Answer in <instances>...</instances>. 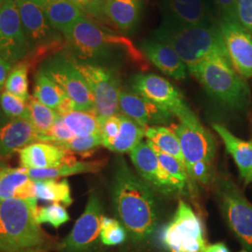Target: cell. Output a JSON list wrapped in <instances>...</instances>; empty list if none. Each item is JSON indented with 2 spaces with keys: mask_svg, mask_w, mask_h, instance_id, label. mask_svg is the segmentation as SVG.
Here are the masks:
<instances>
[{
  "mask_svg": "<svg viewBox=\"0 0 252 252\" xmlns=\"http://www.w3.org/2000/svg\"><path fill=\"white\" fill-rule=\"evenodd\" d=\"M112 202L120 222L135 242L153 234L159 210L153 189L132 171L125 160L118 161L111 185Z\"/></svg>",
  "mask_w": 252,
  "mask_h": 252,
  "instance_id": "6da1fadb",
  "label": "cell"
},
{
  "mask_svg": "<svg viewBox=\"0 0 252 252\" xmlns=\"http://www.w3.org/2000/svg\"><path fill=\"white\" fill-rule=\"evenodd\" d=\"M36 198L0 202V252H49L54 239L36 221Z\"/></svg>",
  "mask_w": 252,
  "mask_h": 252,
  "instance_id": "7a4b0ae2",
  "label": "cell"
},
{
  "mask_svg": "<svg viewBox=\"0 0 252 252\" xmlns=\"http://www.w3.org/2000/svg\"><path fill=\"white\" fill-rule=\"evenodd\" d=\"M63 36L71 57L80 63L97 64L118 56L144 63V55L129 38L104 30L86 17L76 23Z\"/></svg>",
  "mask_w": 252,
  "mask_h": 252,
  "instance_id": "3957f363",
  "label": "cell"
},
{
  "mask_svg": "<svg viewBox=\"0 0 252 252\" xmlns=\"http://www.w3.org/2000/svg\"><path fill=\"white\" fill-rule=\"evenodd\" d=\"M153 38L174 48L190 73L213 55H228L219 25L191 27L162 17V24L153 32Z\"/></svg>",
  "mask_w": 252,
  "mask_h": 252,
  "instance_id": "277c9868",
  "label": "cell"
},
{
  "mask_svg": "<svg viewBox=\"0 0 252 252\" xmlns=\"http://www.w3.org/2000/svg\"><path fill=\"white\" fill-rule=\"evenodd\" d=\"M211 97L233 111H245L251 106L252 94L247 81L232 64L228 55L216 54L191 72Z\"/></svg>",
  "mask_w": 252,
  "mask_h": 252,
  "instance_id": "5b68a950",
  "label": "cell"
},
{
  "mask_svg": "<svg viewBox=\"0 0 252 252\" xmlns=\"http://www.w3.org/2000/svg\"><path fill=\"white\" fill-rule=\"evenodd\" d=\"M131 88L135 94L169 111L181 124L201 125L180 91L164 78L155 74H136L131 80Z\"/></svg>",
  "mask_w": 252,
  "mask_h": 252,
  "instance_id": "8992f818",
  "label": "cell"
},
{
  "mask_svg": "<svg viewBox=\"0 0 252 252\" xmlns=\"http://www.w3.org/2000/svg\"><path fill=\"white\" fill-rule=\"evenodd\" d=\"M215 189L226 222L244 249L252 252V204L230 178L221 176Z\"/></svg>",
  "mask_w": 252,
  "mask_h": 252,
  "instance_id": "52a82bcc",
  "label": "cell"
},
{
  "mask_svg": "<svg viewBox=\"0 0 252 252\" xmlns=\"http://www.w3.org/2000/svg\"><path fill=\"white\" fill-rule=\"evenodd\" d=\"M162 240L169 252H205L207 247L201 219L183 200L179 201L174 216L164 228Z\"/></svg>",
  "mask_w": 252,
  "mask_h": 252,
  "instance_id": "ba28073f",
  "label": "cell"
},
{
  "mask_svg": "<svg viewBox=\"0 0 252 252\" xmlns=\"http://www.w3.org/2000/svg\"><path fill=\"white\" fill-rule=\"evenodd\" d=\"M40 69L72 100L76 110L95 111L90 88L71 56L57 54L47 58Z\"/></svg>",
  "mask_w": 252,
  "mask_h": 252,
  "instance_id": "9c48e42d",
  "label": "cell"
},
{
  "mask_svg": "<svg viewBox=\"0 0 252 252\" xmlns=\"http://www.w3.org/2000/svg\"><path fill=\"white\" fill-rule=\"evenodd\" d=\"M76 62V65L87 82L94 101V109L104 120L119 113L120 81L114 71L107 66Z\"/></svg>",
  "mask_w": 252,
  "mask_h": 252,
  "instance_id": "30bf717a",
  "label": "cell"
},
{
  "mask_svg": "<svg viewBox=\"0 0 252 252\" xmlns=\"http://www.w3.org/2000/svg\"><path fill=\"white\" fill-rule=\"evenodd\" d=\"M15 1L30 52L47 50L62 43L60 32L51 25L37 2L35 0Z\"/></svg>",
  "mask_w": 252,
  "mask_h": 252,
  "instance_id": "8fae6325",
  "label": "cell"
},
{
  "mask_svg": "<svg viewBox=\"0 0 252 252\" xmlns=\"http://www.w3.org/2000/svg\"><path fill=\"white\" fill-rule=\"evenodd\" d=\"M130 158L139 177L153 189L164 195H174L187 188L162 167L157 154L148 141H141L130 153Z\"/></svg>",
  "mask_w": 252,
  "mask_h": 252,
  "instance_id": "7c38bea8",
  "label": "cell"
},
{
  "mask_svg": "<svg viewBox=\"0 0 252 252\" xmlns=\"http://www.w3.org/2000/svg\"><path fill=\"white\" fill-rule=\"evenodd\" d=\"M15 0H7L0 9V57L17 63L29 53Z\"/></svg>",
  "mask_w": 252,
  "mask_h": 252,
  "instance_id": "4fadbf2b",
  "label": "cell"
},
{
  "mask_svg": "<svg viewBox=\"0 0 252 252\" xmlns=\"http://www.w3.org/2000/svg\"><path fill=\"white\" fill-rule=\"evenodd\" d=\"M102 217L99 197L96 193H91L83 214L59 246V250L63 252H90L100 237Z\"/></svg>",
  "mask_w": 252,
  "mask_h": 252,
  "instance_id": "5bb4252c",
  "label": "cell"
},
{
  "mask_svg": "<svg viewBox=\"0 0 252 252\" xmlns=\"http://www.w3.org/2000/svg\"><path fill=\"white\" fill-rule=\"evenodd\" d=\"M227 53L235 71L243 79L252 78V36L238 22L219 21Z\"/></svg>",
  "mask_w": 252,
  "mask_h": 252,
  "instance_id": "9a60e30c",
  "label": "cell"
},
{
  "mask_svg": "<svg viewBox=\"0 0 252 252\" xmlns=\"http://www.w3.org/2000/svg\"><path fill=\"white\" fill-rule=\"evenodd\" d=\"M172 129L180 139L186 169L197 162L213 163L217 151L216 142L204 126H187L180 123L172 126Z\"/></svg>",
  "mask_w": 252,
  "mask_h": 252,
  "instance_id": "2e32d148",
  "label": "cell"
},
{
  "mask_svg": "<svg viewBox=\"0 0 252 252\" xmlns=\"http://www.w3.org/2000/svg\"><path fill=\"white\" fill-rule=\"evenodd\" d=\"M163 17L185 26L211 27L219 25L210 0H161Z\"/></svg>",
  "mask_w": 252,
  "mask_h": 252,
  "instance_id": "e0dca14e",
  "label": "cell"
},
{
  "mask_svg": "<svg viewBox=\"0 0 252 252\" xmlns=\"http://www.w3.org/2000/svg\"><path fill=\"white\" fill-rule=\"evenodd\" d=\"M119 111L146 129L151 126L170 125L174 118L169 111L158 107L135 92L129 91H121Z\"/></svg>",
  "mask_w": 252,
  "mask_h": 252,
  "instance_id": "ac0fdd59",
  "label": "cell"
},
{
  "mask_svg": "<svg viewBox=\"0 0 252 252\" xmlns=\"http://www.w3.org/2000/svg\"><path fill=\"white\" fill-rule=\"evenodd\" d=\"M18 153L22 167L27 169H50L77 161L68 150L47 142L33 143Z\"/></svg>",
  "mask_w": 252,
  "mask_h": 252,
  "instance_id": "d6986e66",
  "label": "cell"
},
{
  "mask_svg": "<svg viewBox=\"0 0 252 252\" xmlns=\"http://www.w3.org/2000/svg\"><path fill=\"white\" fill-rule=\"evenodd\" d=\"M140 52L163 74L182 81L187 76V66L171 46L161 40L147 39L140 43Z\"/></svg>",
  "mask_w": 252,
  "mask_h": 252,
  "instance_id": "ffe728a7",
  "label": "cell"
},
{
  "mask_svg": "<svg viewBox=\"0 0 252 252\" xmlns=\"http://www.w3.org/2000/svg\"><path fill=\"white\" fill-rule=\"evenodd\" d=\"M36 142H38V134L28 120L14 119L0 127L1 157L9 156Z\"/></svg>",
  "mask_w": 252,
  "mask_h": 252,
  "instance_id": "44dd1931",
  "label": "cell"
},
{
  "mask_svg": "<svg viewBox=\"0 0 252 252\" xmlns=\"http://www.w3.org/2000/svg\"><path fill=\"white\" fill-rule=\"evenodd\" d=\"M51 25L63 35L81 19L85 13L69 0H37Z\"/></svg>",
  "mask_w": 252,
  "mask_h": 252,
  "instance_id": "7402d4cb",
  "label": "cell"
},
{
  "mask_svg": "<svg viewBox=\"0 0 252 252\" xmlns=\"http://www.w3.org/2000/svg\"><path fill=\"white\" fill-rule=\"evenodd\" d=\"M36 198L35 181L27 168L8 167L0 177V202L6 199Z\"/></svg>",
  "mask_w": 252,
  "mask_h": 252,
  "instance_id": "603a6c76",
  "label": "cell"
},
{
  "mask_svg": "<svg viewBox=\"0 0 252 252\" xmlns=\"http://www.w3.org/2000/svg\"><path fill=\"white\" fill-rule=\"evenodd\" d=\"M142 9V0H108L104 16L122 31H129L138 24Z\"/></svg>",
  "mask_w": 252,
  "mask_h": 252,
  "instance_id": "cb8c5ba5",
  "label": "cell"
},
{
  "mask_svg": "<svg viewBox=\"0 0 252 252\" xmlns=\"http://www.w3.org/2000/svg\"><path fill=\"white\" fill-rule=\"evenodd\" d=\"M212 127L221 138L226 151L232 155L241 177L245 179L252 166V141L238 138L225 126L218 123L212 124Z\"/></svg>",
  "mask_w": 252,
  "mask_h": 252,
  "instance_id": "d4e9b609",
  "label": "cell"
},
{
  "mask_svg": "<svg viewBox=\"0 0 252 252\" xmlns=\"http://www.w3.org/2000/svg\"><path fill=\"white\" fill-rule=\"evenodd\" d=\"M121 126L117 136L108 149L116 153H130L142 141L146 128L120 113Z\"/></svg>",
  "mask_w": 252,
  "mask_h": 252,
  "instance_id": "484cf974",
  "label": "cell"
},
{
  "mask_svg": "<svg viewBox=\"0 0 252 252\" xmlns=\"http://www.w3.org/2000/svg\"><path fill=\"white\" fill-rule=\"evenodd\" d=\"M105 161L93 162H76L63 163L62 165L50 169H27L29 177L36 180L48 179H60L83 173H95L104 166Z\"/></svg>",
  "mask_w": 252,
  "mask_h": 252,
  "instance_id": "4316f807",
  "label": "cell"
},
{
  "mask_svg": "<svg viewBox=\"0 0 252 252\" xmlns=\"http://www.w3.org/2000/svg\"><path fill=\"white\" fill-rule=\"evenodd\" d=\"M36 199L63 204V207H69L73 203L69 182L66 179L36 180Z\"/></svg>",
  "mask_w": 252,
  "mask_h": 252,
  "instance_id": "83f0119b",
  "label": "cell"
},
{
  "mask_svg": "<svg viewBox=\"0 0 252 252\" xmlns=\"http://www.w3.org/2000/svg\"><path fill=\"white\" fill-rule=\"evenodd\" d=\"M145 136L147 140L159 150L177 158L186 166L180 139L172 128L166 126H151L146 129Z\"/></svg>",
  "mask_w": 252,
  "mask_h": 252,
  "instance_id": "f1b7e54d",
  "label": "cell"
},
{
  "mask_svg": "<svg viewBox=\"0 0 252 252\" xmlns=\"http://www.w3.org/2000/svg\"><path fill=\"white\" fill-rule=\"evenodd\" d=\"M33 97L56 111L67 96L55 81L39 69L36 75Z\"/></svg>",
  "mask_w": 252,
  "mask_h": 252,
  "instance_id": "f546056e",
  "label": "cell"
},
{
  "mask_svg": "<svg viewBox=\"0 0 252 252\" xmlns=\"http://www.w3.org/2000/svg\"><path fill=\"white\" fill-rule=\"evenodd\" d=\"M60 116L76 136L99 134L101 131L99 118L95 111L72 110Z\"/></svg>",
  "mask_w": 252,
  "mask_h": 252,
  "instance_id": "4dcf8cb0",
  "label": "cell"
},
{
  "mask_svg": "<svg viewBox=\"0 0 252 252\" xmlns=\"http://www.w3.org/2000/svg\"><path fill=\"white\" fill-rule=\"evenodd\" d=\"M29 121L34 126L38 135H43L51 130L59 114L35 98L30 97L28 101Z\"/></svg>",
  "mask_w": 252,
  "mask_h": 252,
  "instance_id": "1f68e13d",
  "label": "cell"
},
{
  "mask_svg": "<svg viewBox=\"0 0 252 252\" xmlns=\"http://www.w3.org/2000/svg\"><path fill=\"white\" fill-rule=\"evenodd\" d=\"M6 92L28 102L30 99L28 93V64L19 62L10 70L7 81L5 83Z\"/></svg>",
  "mask_w": 252,
  "mask_h": 252,
  "instance_id": "d6a6232c",
  "label": "cell"
},
{
  "mask_svg": "<svg viewBox=\"0 0 252 252\" xmlns=\"http://www.w3.org/2000/svg\"><path fill=\"white\" fill-rule=\"evenodd\" d=\"M127 238V231L124 225L115 219L102 217L100 240L106 246H117L123 244Z\"/></svg>",
  "mask_w": 252,
  "mask_h": 252,
  "instance_id": "836d02e7",
  "label": "cell"
},
{
  "mask_svg": "<svg viewBox=\"0 0 252 252\" xmlns=\"http://www.w3.org/2000/svg\"><path fill=\"white\" fill-rule=\"evenodd\" d=\"M147 141L152 145V147H153L155 153L157 154V157L161 162L162 167L166 170V172L170 176H172L174 179L179 180L184 185L188 186L190 180H189L186 166L180 161H179L177 158L173 157L167 153H163L161 150H159L157 147H155L152 142H150L149 140H147Z\"/></svg>",
  "mask_w": 252,
  "mask_h": 252,
  "instance_id": "e575fe53",
  "label": "cell"
},
{
  "mask_svg": "<svg viewBox=\"0 0 252 252\" xmlns=\"http://www.w3.org/2000/svg\"><path fill=\"white\" fill-rule=\"evenodd\" d=\"M69 220V214L65 207L58 203H53L50 206L39 207L36 212V221L38 224L49 223L54 228H59Z\"/></svg>",
  "mask_w": 252,
  "mask_h": 252,
  "instance_id": "d590c367",
  "label": "cell"
},
{
  "mask_svg": "<svg viewBox=\"0 0 252 252\" xmlns=\"http://www.w3.org/2000/svg\"><path fill=\"white\" fill-rule=\"evenodd\" d=\"M0 108L7 117L14 119H26L29 121L28 103L18 97L4 92L0 95Z\"/></svg>",
  "mask_w": 252,
  "mask_h": 252,
  "instance_id": "8d00e7d4",
  "label": "cell"
},
{
  "mask_svg": "<svg viewBox=\"0 0 252 252\" xmlns=\"http://www.w3.org/2000/svg\"><path fill=\"white\" fill-rule=\"evenodd\" d=\"M74 137H76V135L64 124L63 118L59 115L49 132L43 135H38V142H47L63 147V145L72 140Z\"/></svg>",
  "mask_w": 252,
  "mask_h": 252,
  "instance_id": "74e56055",
  "label": "cell"
},
{
  "mask_svg": "<svg viewBox=\"0 0 252 252\" xmlns=\"http://www.w3.org/2000/svg\"><path fill=\"white\" fill-rule=\"evenodd\" d=\"M102 145L101 133L86 136H76L72 140L63 145L62 148L73 153H79L83 156H89Z\"/></svg>",
  "mask_w": 252,
  "mask_h": 252,
  "instance_id": "f35d334b",
  "label": "cell"
},
{
  "mask_svg": "<svg viewBox=\"0 0 252 252\" xmlns=\"http://www.w3.org/2000/svg\"><path fill=\"white\" fill-rule=\"evenodd\" d=\"M99 122L101 126L100 133L102 136V146L108 149L119 133L121 126L120 113L104 120H99Z\"/></svg>",
  "mask_w": 252,
  "mask_h": 252,
  "instance_id": "ab89813d",
  "label": "cell"
},
{
  "mask_svg": "<svg viewBox=\"0 0 252 252\" xmlns=\"http://www.w3.org/2000/svg\"><path fill=\"white\" fill-rule=\"evenodd\" d=\"M212 162H197L187 168L189 180L206 185L212 177Z\"/></svg>",
  "mask_w": 252,
  "mask_h": 252,
  "instance_id": "60d3db41",
  "label": "cell"
},
{
  "mask_svg": "<svg viewBox=\"0 0 252 252\" xmlns=\"http://www.w3.org/2000/svg\"><path fill=\"white\" fill-rule=\"evenodd\" d=\"M237 21L252 36V0H237Z\"/></svg>",
  "mask_w": 252,
  "mask_h": 252,
  "instance_id": "b9f144b4",
  "label": "cell"
},
{
  "mask_svg": "<svg viewBox=\"0 0 252 252\" xmlns=\"http://www.w3.org/2000/svg\"><path fill=\"white\" fill-rule=\"evenodd\" d=\"M108 0H71L84 12L94 17L101 18L104 16V8Z\"/></svg>",
  "mask_w": 252,
  "mask_h": 252,
  "instance_id": "7bdbcfd3",
  "label": "cell"
},
{
  "mask_svg": "<svg viewBox=\"0 0 252 252\" xmlns=\"http://www.w3.org/2000/svg\"><path fill=\"white\" fill-rule=\"evenodd\" d=\"M221 20L237 21V0H214Z\"/></svg>",
  "mask_w": 252,
  "mask_h": 252,
  "instance_id": "ee69618b",
  "label": "cell"
},
{
  "mask_svg": "<svg viewBox=\"0 0 252 252\" xmlns=\"http://www.w3.org/2000/svg\"><path fill=\"white\" fill-rule=\"evenodd\" d=\"M10 70H11V63L5 61L0 57V91L3 89Z\"/></svg>",
  "mask_w": 252,
  "mask_h": 252,
  "instance_id": "f6af8a7d",
  "label": "cell"
},
{
  "mask_svg": "<svg viewBox=\"0 0 252 252\" xmlns=\"http://www.w3.org/2000/svg\"><path fill=\"white\" fill-rule=\"evenodd\" d=\"M205 252H230V251L225 244L220 242L207 246Z\"/></svg>",
  "mask_w": 252,
  "mask_h": 252,
  "instance_id": "bcb514c9",
  "label": "cell"
},
{
  "mask_svg": "<svg viewBox=\"0 0 252 252\" xmlns=\"http://www.w3.org/2000/svg\"><path fill=\"white\" fill-rule=\"evenodd\" d=\"M244 181H245V185H248V184H250V183H252V168H251V170L250 172L248 173V175L245 177V179H244Z\"/></svg>",
  "mask_w": 252,
  "mask_h": 252,
  "instance_id": "7dc6e473",
  "label": "cell"
},
{
  "mask_svg": "<svg viewBox=\"0 0 252 252\" xmlns=\"http://www.w3.org/2000/svg\"><path fill=\"white\" fill-rule=\"evenodd\" d=\"M8 167H9V166H7L5 163L0 162V177H1V175L3 174V172L5 171Z\"/></svg>",
  "mask_w": 252,
  "mask_h": 252,
  "instance_id": "c3c4849f",
  "label": "cell"
},
{
  "mask_svg": "<svg viewBox=\"0 0 252 252\" xmlns=\"http://www.w3.org/2000/svg\"><path fill=\"white\" fill-rule=\"evenodd\" d=\"M249 124H250V129L252 135V109L249 112Z\"/></svg>",
  "mask_w": 252,
  "mask_h": 252,
  "instance_id": "681fc988",
  "label": "cell"
},
{
  "mask_svg": "<svg viewBox=\"0 0 252 252\" xmlns=\"http://www.w3.org/2000/svg\"><path fill=\"white\" fill-rule=\"evenodd\" d=\"M5 1H7V0H0V4H3Z\"/></svg>",
  "mask_w": 252,
  "mask_h": 252,
  "instance_id": "f907efd6",
  "label": "cell"
},
{
  "mask_svg": "<svg viewBox=\"0 0 252 252\" xmlns=\"http://www.w3.org/2000/svg\"><path fill=\"white\" fill-rule=\"evenodd\" d=\"M240 252H249L248 251H246V250H244V251H241Z\"/></svg>",
  "mask_w": 252,
  "mask_h": 252,
  "instance_id": "816d5d0a",
  "label": "cell"
},
{
  "mask_svg": "<svg viewBox=\"0 0 252 252\" xmlns=\"http://www.w3.org/2000/svg\"><path fill=\"white\" fill-rule=\"evenodd\" d=\"M2 5H3V4H0V9H1V7H2Z\"/></svg>",
  "mask_w": 252,
  "mask_h": 252,
  "instance_id": "f5cc1de1",
  "label": "cell"
},
{
  "mask_svg": "<svg viewBox=\"0 0 252 252\" xmlns=\"http://www.w3.org/2000/svg\"><path fill=\"white\" fill-rule=\"evenodd\" d=\"M35 1H37V0H35Z\"/></svg>",
  "mask_w": 252,
  "mask_h": 252,
  "instance_id": "db71d44e",
  "label": "cell"
},
{
  "mask_svg": "<svg viewBox=\"0 0 252 252\" xmlns=\"http://www.w3.org/2000/svg\"><path fill=\"white\" fill-rule=\"evenodd\" d=\"M69 1H71V0H69Z\"/></svg>",
  "mask_w": 252,
  "mask_h": 252,
  "instance_id": "11a10c76",
  "label": "cell"
}]
</instances>
